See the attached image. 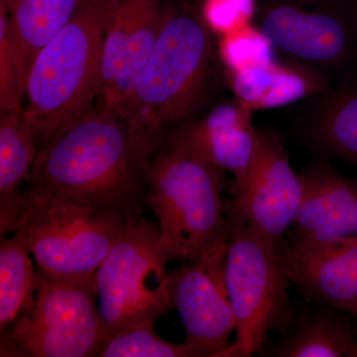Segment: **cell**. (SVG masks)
<instances>
[{"label": "cell", "mask_w": 357, "mask_h": 357, "mask_svg": "<svg viewBox=\"0 0 357 357\" xmlns=\"http://www.w3.org/2000/svg\"><path fill=\"white\" fill-rule=\"evenodd\" d=\"M213 32L203 13L172 6L151 58L115 110L147 167L206 95L213 72Z\"/></svg>", "instance_id": "cell-2"}, {"label": "cell", "mask_w": 357, "mask_h": 357, "mask_svg": "<svg viewBox=\"0 0 357 357\" xmlns=\"http://www.w3.org/2000/svg\"><path fill=\"white\" fill-rule=\"evenodd\" d=\"M225 172L174 131L145 172L146 204L169 260L198 261L227 243Z\"/></svg>", "instance_id": "cell-3"}, {"label": "cell", "mask_w": 357, "mask_h": 357, "mask_svg": "<svg viewBox=\"0 0 357 357\" xmlns=\"http://www.w3.org/2000/svg\"><path fill=\"white\" fill-rule=\"evenodd\" d=\"M274 47L252 23L222 35L220 57L229 73L275 60Z\"/></svg>", "instance_id": "cell-24"}, {"label": "cell", "mask_w": 357, "mask_h": 357, "mask_svg": "<svg viewBox=\"0 0 357 357\" xmlns=\"http://www.w3.org/2000/svg\"><path fill=\"white\" fill-rule=\"evenodd\" d=\"M225 282L236 319V340L222 357L260 354L269 333L285 332L294 319L287 294L291 279L283 250L246 223L229 218Z\"/></svg>", "instance_id": "cell-5"}, {"label": "cell", "mask_w": 357, "mask_h": 357, "mask_svg": "<svg viewBox=\"0 0 357 357\" xmlns=\"http://www.w3.org/2000/svg\"><path fill=\"white\" fill-rule=\"evenodd\" d=\"M291 282L357 319V237L283 249Z\"/></svg>", "instance_id": "cell-14"}, {"label": "cell", "mask_w": 357, "mask_h": 357, "mask_svg": "<svg viewBox=\"0 0 357 357\" xmlns=\"http://www.w3.org/2000/svg\"><path fill=\"white\" fill-rule=\"evenodd\" d=\"M29 253L17 234L0 244V333L13 325L34 294L36 271Z\"/></svg>", "instance_id": "cell-21"}, {"label": "cell", "mask_w": 357, "mask_h": 357, "mask_svg": "<svg viewBox=\"0 0 357 357\" xmlns=\"http://www.w3.org/2000/svg\"><path fill=\"white\" fill-rule=\"evenodd\" d=\"M172 4L162 0H121L105 39L96 102L116 110L151 58Z\"/></svg>", "instance_id": "cell-12"}, {"label": "cell", "mask_w": 357, "mask_h": 357, "mask_svg": "<svg viewBox=\"0 0 357 357\" xmlns=\"http://www.w3.org/2000/svg\"><path fill=\"white\" fill-rule=\"evenodd\" d=\"M146 169L126 122L96 102L39 152L26 178L16 222L51 203L105 206L141 217L147 204Z\"/></svg>", "instance_id": "cell-1"}, {"label": "cell", "mask_w": 357, "mask_h": 357, "mask_svg": "<svg viewBox=\"0 0 357 357\" xmlns=\"http://www.w3.org/2000/svg\"><path fill=\"white\" fill-rule=\"evenodd\" d=\"M121 1L84 0L35 57L24 109L38 133L39 152L95 107L103 39Z\"/></svg>", "instance_id": "cell-4"}, {"label": "cell", "mask_w": 357, "mask_h": 357, "mask_svg": "<svg viewBox=\"0 0 357 357\" xmlns=\"http://www.w3.org/2000/svg\"><path fill=\"white\" fill-rule=\"evenodd\" d=\"M257 0H208L203 11L213 31L225 35L255 23Z\"/></svg>", "instance_id": "cell-25"}, {"label": "cell", "mask_w": 357, "mask_h": 357, "mask_svg": "<svg viewBox=\"0 0 357 357\" xmlns=\"http://www.w3.org/2000/svg\"><path fill=\"white\" fill-rule=\"evenodd\" d=\"M229 194L227 218L246 223L283 250L302 204L303 184L273 131L258 130L251 165L241 181H232Z\"/></svg>", "instance_id": "cell-10"}, {"label": "cell", "mask_w": 357, "mask_h": 357, "mask_svg": "<svg viewBox=\"0 0 357 357\" xmlns=\"http://www.w3.org/2000/svg\"><path fill=\"white\" fill-rule=\"evenodd\" d=\"M306 312L263 351L278 357H357V330L340 310Z\"/></svg>", "instance_id": "cell-18"}, {"label": "cell", "mask_w": 357, "mask_h": 357, "mask_svg": "<svg viewBox=\"0 0 357 357\" xmlns=\"http://www.w3.org/2000/svg\"><path fill=\"white\" fill-rule=\"evenodd\" d=\"M227 243L168 273L169 293L184 325L185 344L198 357H222L236 331L225 282Z\"/></svg>", "instance_id": "cell-11"}, {"label": "cell", "mask_w": 357, "mask_h": 357, "mask_svg": "<svg viewBox=\"0 0 357 357\" xmlns=\"http://www.w3.org/2000/svg\"><path fill=\"white\" fill-rule=\"evenodd\" d=\"M141 217L105 206L51 203L21 217L10 234L22 237L46 273L89 280L129 225Z\"/></svg>", "instance_id": "cell-7"}, {"label": "cell", "mask_w": 357, "mask_h": 357, "mask_svg": "<svg viewBox=\"0 0 357 357\" xmlns=\"http://www.w3.org/2000/svg\"><path fill=\"white\" fill-rule=\"evenodd\" d=\"M39 153L38 133L22 109L0 112V237L10 234L20 211V199Z\"/></svg>", "instance_id": "cell-17"}, {"label": "cell", "mask_w": 357, "mask_h": 357, "mask_svg": "<svg viewBox=\"0 0 357 357\" xmlns=\"http://www.w3.org/2000/svg\"><path fill=\"white\" fill-rule=\"evenodd\" d=\"M155 324H137L114 333L103 342L100 357H198L189 345L160 337Z\"/></svg>", "instance_id": "cell-22"}, {"label": "cell", "mask_w": 357, "mask_h": 357, "mask_svg": "<svg viewBox=\"0 0 357 357\" xmlns=\"http://www.w3.org/2000/svg\"><path fill=\"white\" fill-rule=\"evenodd\" d=\"M96 299L95 278H60L39 268L31 301L0 333V356H98L105 333Z\"/></svg>", "instance_id": "cell-6"}, {"label": "cell", "mask_w": 357, "mask_h": 357, "mask_svg": "<svg viewBox=\"0 0 357 357\" xmlns=\"http://www.w3.org/2000/svg\"><path fill=\"white\" fill-rule=\"evenodd\" d=\"M255 24L275 50L316 69L357 57V0H257Z\"/></svg>", "instance_id": "cell-9"}, {"label": "cell", "mask_w": 357, "mask_h": 357, "mask_svg": "<svg viewBox=\"0 0 357 357\" xmlns=\"http://www.w3.org/2000/svg\"><path fill=\"white\" fill-rule=\"evenodd\" d=\"M169 262L157 222L141 217L129 225L95 276L105 342L128 326L156 324L168 314L173 307Z\"/></svg>", "instance_id": "cell-8"}, {"label": "cell", "mask_w": 357, "mask_h": 357, "mask_svg": "<svg viewBox=\"0 0 357 357\" xmlns=\"http://www.w3.org/2000/svg\"><path fill=\"white\" fill-rule=\"evenodd\" d=\"M303 199L286 246H305L357 237V181L328 164H312L301 174Z\"/></svg>", "instance_id": "cell-13"}, {"label": "cell", "mask_w": 357, "mask_h": 357, "mask_svg": "<svg viewBox=\"0 0 357 357\" xmlns=\"http://www.w3.org/2000/svg\"><path fill=\"white\" fill-rule=\"evenodd\" d=\"M26 72L39 51L72 18L84 0H3Z\"/></svg>", "instance_id": "cell-20"}, {"label": "cell", "mask_w": 357, "mask_h": 357, "mask_svg": "<svg viewBox=\"0 0 357 357\" xmlns=\"http://www.w3.org/2000/svg\"><path fill=\"white\" fill-rule=\"evenodd\" d=\"M229 74L236 100L252 112L285 107L331 89L324 70L296 61L284 63L275 59Z\"/></svg>", "instance_id": "cell-16"}, {"label": "cell", "mask_w": 357, "mask_h": 357, "mask_svg": "<svg viewBox=\"0 0 357 357\" xmlns=\"http://www.w3.org/2000/svg\"><path fill=\"white\" fill-rule=\"evenodd\" d=\"M321 98L307 121V137L357 166V72Z\"/></svg>", "instance_id": "cell-19"}, {"label": "cell", "mask_w": 357, "mask_h": 357, "mask_svg": "<svg viewBox=\"0 0 357 357\" xmlns=\"http://www.w3.org/2000/svg\"><path fill=\"white\" fill-rule=\"evenodd\" d=\"M253 112L239 100L220 103L196 122L176 129L183 139L199 155L241 181L255 157L258 130L253 126Z\"/></svg>", "instance_id": "cell-15"}, {"label": "cell", "mask_w": 357, "mask_h": 357, "mask_svg": "<svg viewBox=\"0 0 357 357\" xmlns=\"http://www.w3.org/2000/svg\"><path fill=\"white\" fill-rule=\"evenodd\" d=\"M28 74L3 0H0V112L22 109Z\"/></svg>", "instance_id": "cell-23"}]
</instances>
